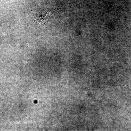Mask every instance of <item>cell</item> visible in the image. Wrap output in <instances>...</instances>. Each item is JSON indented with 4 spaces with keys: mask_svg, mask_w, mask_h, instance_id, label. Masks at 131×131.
I'll list each match as a JSON object with an SVG mask.
<instances>
[{
    "mask_svg": "<svg viewBox=\"0 0 131 131\" xmlns=\"http://www.w3.org/2000/svg\"><path fill=\"white\" fill-rule=\"evenodd\" d=\"M62 8L61 6H58L44 10L46 15H45L43 11L42 10L38 14L37 16L38 21H39L40 23L44 22V23H46V22L48 21L49 18L54 12Z\"/></svg>",
    "mask_w": 131,
    "mask_h": 131,
    "instance_id": "1",
    "label": "cell"
}]
</instances>
